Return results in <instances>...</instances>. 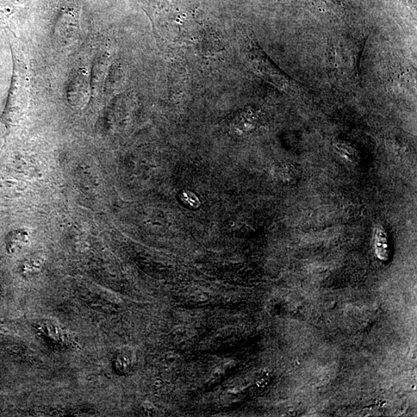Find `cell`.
<instances>
[{"mask_svg": "<svg viewBox=\"0 0 417 417\" xmlns=\"http://www.w3.org/2000/svg\"><path fill=\"white\" fill-rule=\"evenodd\" d=\"M364 42L344 39L334 43L333 60L334 67L348 78H357L359 74L361 55Z\"/></svg>", "mask_w": 417, "mask_h": 417, "instance_id": "cell-1", "label": "cell"}, {"mask_svg": "<svg viewBox=\"0 0 417 417\" xmlns=\"http://www.w3.org/2000/svg\"><path fill=\"white\" fill-rule=\"evenodd\" d=\"M250 58L251 64L261 76L280 89L288 90L293 88V80L280 70L260 49L253 48L251 52Z\"/></svg>", "mask_w": 417, "mask_h": 417, "instance_id": "cell-2", "label": "cell"}, {"mask_svg": "<svg viewBox=\"0 0 417 417\" xmlns=\"http://www.w3.org/2000/svg\"><path fill=\"white\" fill-rule=\"evenodd\" d=\"M14 58V78H12L8 106L10 115L14 112L16 113L17 111L23 109L22 108L26 103L25 101L28 98V78L26 67L23 60H19L16 57Z\"/></svg>", "mask_w": 417, "mask_h": 417, "instance_id": "cell-3", "label": "cell"}, {"mask_svg": "<svg viewBox=\"0 0 417 417\" xmlns=\"http://www.w3.org/2000/svg\"><path fill=\"white\" fill-rule=\"evenodd\" d=\"M257 123V117L251 111H245L233 117L230 128L236 134H243L253 130Z\"/></svg>", "mask_w": 417, "mask_h": 417, "instance_id": "cell-4", "label": "cell"}, {"mask_svg": "<svg viewBox=\"0 0 417 417\" xmlns=\"http://www.w3.org/2000/svg\"><path fill=\"white\" fill-rule=\"evenodd\" d=\"M374 248L376 257L382 261L390 258V247L387 232L381 225H377L374 234Z\"/></svg>", "mask_w": 417, "mask_h": 417, "instance_id": "cell-5", "label": "cell"}, {"mask_svg": "<svg viewBox=\"0 0 417 417\" xmlns=\"http://www.w3.org/2000/svg\"><path fill=\"white\" fill-rule=\"evenodd\" d=\"M27 242L26 234L22 232H14L8 236L6 246L11 253H16L22 250Z\"/></svg>", "mask_w": 417, "mask_h": 417, "instance_id": "cell-6", "label": "cell"}, {"mask_svg": "<svg viewBox=\"0 0 417 417\" xmlns=\"http://www.w3.org/2000/svg\"><path fill=\"white\" fill-rule=\"evenodd\" d=\"M180 199H181L185 206L191 208H197L201 205L200 200H199L197 196L189 190L183 191L182 194H180Z\"/></svg>", "mask_w": 417, "mask_h": 417, "instance_id": "cell-7", "label": "cell"}, {"mask_svg": "<svg viewBox=\"0 0 417 417\" xmlns=\"http://www.w3.org/2000/svg\"><path fill=\"white\" fill-rule=\"evenodd\" d=\"M132 356L127 352H122L116 358L115 367L117 370L124 371L131 366Z\"/></svg>", "mask_w": 417, "mask_h": 417, "instance_id": "cell-8", "label": "cell"}, {"mask_svg": "<svg viewBox=\"0 0 417 417\" xmlns=\"http://www.w3.org/2000/svg\"><path fill=\"white\" fill-rule=\"evenodd\" d=\"M5 335V328L3 326L0 324V341H2V339L4 338Z\"/></svg>", "mask_w": 417, "mask_h": 417, "instance_id": "cell-9", "label": "cell"}, {"mask_svg": "<svg viewBox=\"0 0 417 417\" xmlns=\"http://www.w3.org/2000/svg\"><path fill=\"white\" fill-rule=\"evenodd\" d=\"M2 296V287H1V284H0V298H1Z\"/></svg>", "mask_w": 417, "mask_h": 417, "instance_id": "cell-10", "label": "cell"}]
</instances>
